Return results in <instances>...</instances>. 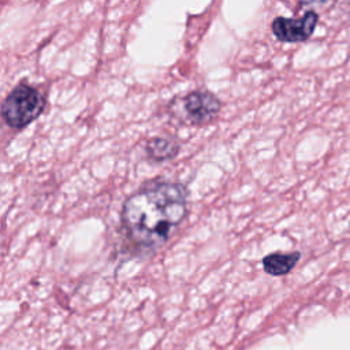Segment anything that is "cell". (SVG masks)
Masks as SVG:
<instances>
[{"mask_svg": "<svg viewBox=\"0 0 350 350\" xmlns=\"http://www.w3.org/2000/svg\"><path fill=\"white\" fill-rule=\"evenodd\" d=\"M186 213V187L178 182L152 179L124 201L122 230L133 252L150 254L168 241Z\"/></svg>", "mask_w": 350, "mask_h": 350, "instance_id": "cell-1", "label": "cell"}, {"mask_svg": "<svg viewBox=\"0 0 350 350\" xmlns=\"http://www.w3.org/2000/svg\"><path fill=\"white\" fill-rule=\"evenodd\" d=\"M45 107V98L36 88L19 83L5 97L1 115L11 129H22L36 120Z\"/></svg>", "mask_w": 350, "mask_h": 350, "instance_id": "cell-2", "label": "cell"}, {"mask_svg": "<svg viewBox=\"0 0 350 350\" xmlns=\"http://www.w3.org/2000/svg\"><path fill=\"white\" fill-rule=\"evenodd\" d=\"M319 23V14L308 11L301 18L278 16L272 21L271 29L273 36L283 42L306 41L314 31Z\"/></svg>", "mask_w": 350, "mask_h": 350, "instance_id": "cell-3", "label": "cell"}, {"mask_svg": "<svg viewBox=\"0 0 350 350\" xmlns=\"http://www.w3.org/2000/svg\"><path fill=\"white\" fill-rule=\"evenodd\" d=\"M220 100L211 92L197 90L183 97V109L186 120L191 124H205L211 122L220 111Z\"/></svg>", "mask_w": 350, "mask_h": 350, "instance_id": "cell-4", "label": "cell"}, {"mask_svg": "<svg viewBox=\"0 0 350 350\" xmlns=\"http://www.w3.org/2000/svg\"><path fill=\"white\" fill-rule=\"evenodd\" d=\"M301 258L299 252H290V253H272L262 258L264 271L271 276H283L288 273Z\"/></svg>", "mask_w": 350, "mask_h": 350, "instance_id": "cell-5", "label": "cell"}, {"mask_svg": "<svg viewBox=\"0 0 350 350\" xmlns=\"http://www.w3.org/2000/svg\"><path fill=\"white\" fill-rule=\"evenodd\" d=\"M179 145L174 138L170 137H156L150 139L146 145V152L153 160H170L176 156Z\"/></svg>", "mask_w": 350, "mask_h": 350, "instance_id": "cell-6", "label": "cell"}]
</instances>
